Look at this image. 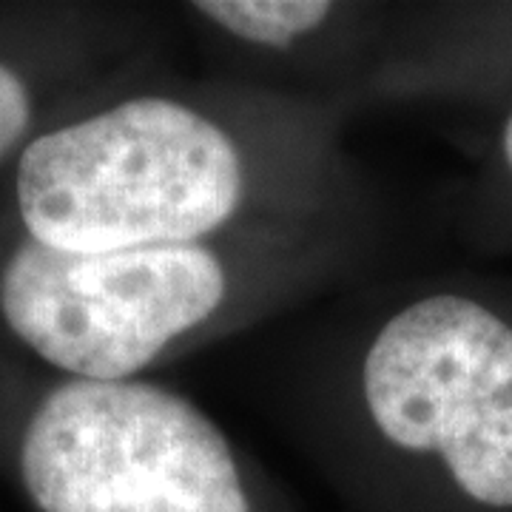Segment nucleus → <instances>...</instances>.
I'll return each mask as SVG.
<instances>
[{"label":"nucleus","mask_w":512,"mask_h":512,"mask_svg":"<svg viewBox=\"0 0 512 512\" xmlns=\"http://www.w3.org/2000/svg\"><path fill=\"white\" fill-rule=\"evenodd\" d=\"M504 157H507V163L512 168V114L510 120H507V126H504Z\"/></svg>","instance_id":"obj_7"},{"label":"nucleus","mask_w":512,"mask_h":512,"mask_svg":"<svg viewBox=\"0 0 512 512\" xmlns=\"http://www.w3.org/2000/svg\"><path fill=\"white\" fill-rule=\"evenodd\" d=\"M32 120V97L26 83L0 63V160L18 146Z\"/></svg>","instance_id":"obj_6"},{"label":"nucleus","mask_w":512,"mask_h":512,"mask_svg":"<svg viewBox=\"0 0 512 512\" xmlns=\"http://www.w3.org/2000/svg\"><path fill=\"white\" fill-rule=\"evenodd\" d=\"M228 293L202 242L74 254L26 239L0 274V311L49 365L123 382L202 325Z\"/></svg>","instance_id":"obj_4"},{"label":"nucleus","mask_w":512,"mask_h":512,"mask_svg":"<svg viewBox=\"0 0 512 512\" xmlns=\"http://www.w3.org/2000/svg\"><path fill=\"white\" fill-rule=\"evenodd\" d=\"M373 427L413 456H439L476 510L512 512V328L439 293L384 322L362 365Z\"/></svg>","instance_id":"obj_3"},{"label":"nucleus","mask_w":512,"mask_h":512,"mask_svg":"<svg viewBox=\"0 0 512 512\" xmlns=\"http://www.w3.org/2000/svg\"><path fill=\"white\" fill-rule=\"evenodd\" d=\"M242 188L228 131L168 97L40 134L18 163L29 239L74 254L200 242L234 217Z\"/></svg>","instance_id":"obj_1"},{"label":"nucleus","mask_w":512,"mask_h":512,"mask_svg":"<svg viewBox=\"0 0 512 512\" xmlns=\"http://www.w3.org/2000/svg\"><path fill=\"white\" fill-rule=\"evenodd\" d=\"M202 18L217 23L237 40L288 49L296 40L316 32L333 12L325 0H202L194 3Z\"/></svg>","instance_id":"obj_5"},{"label":"nucleus","mask_w":512,"mask_h":512,"mask_svg":"<svg viewBox=\"0 0 512 512\" xmlns=\"http://www.w3.org/2000/svg\"><path fill=\"white\" fill-rule=\"evenodd\" d=\"M20 478L37 512H256L217 424L137 379L49 393L20 444Z\"/></svg>","instance_id":"obj_2"}]
</instances>
